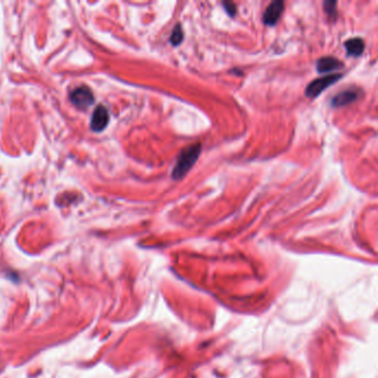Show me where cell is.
I'll return each instance as SVG.
<instances>
[{"mask_svg": "<svg viewBox=\"0 0 378 378\" xmlns=\"http://www.w3.org/2000/svg\"><path fill=\"white\" fill-rule=\"evenodd\" d=\"M201 153V144L200 143H196L186 148L184 150H182L180 156L178 158V161L176 163L174 168H173L172 178L178 180L182 176H184L186 173L190 171V168L194 166V163L196 162L198 156Z\"/></svg>", "mask_w": 378, "mask_h": 378, "instance_id": "6da1fadb", "label": "cell"}, {"mask_svg": "<svg viewBox=\"0 0 378 378\" xmlns=\"http://www.w3.org/2000/svg\"><path fill=\"white\" fill-rule=\"evenodd\" d=\"M340 76H342L340 74H334L323 76V78L315 79L308 86V88H306V91H305V94L310 96V98L318 96V94L323 92L326 88H328L330 86L335 84L337 80L340 79Z\"/></svg>", "mask_w": 378, "mask_h": 378, "instance_id": "7a4b0ae2", "label": "cell"}, {"mask_svg": "<svg viewBox=\"0 0 378 378\" xmlns=\"http://www.w3.org/2000/svg\"><path fill=\"white\" fill-rule=\"evenodd\" d=\"M70 99L76 108L80 109H86L94 101L92 92L86 86H79V88L74 89L70 94Z\"/></svg>", "mask_w": 378, "mask_h": 378, "instance_id": "3957f363", "label": "cell"}, {"mask_svg": "<svg viewBox=\"0 0 378 378\" xmlns=\"http://www.w3.org/2000/svg\"><path fill=\"white\" fill-rule=\"evenodd\" d=\"M109 122V112L104 106H100L96 108L91 119V129L94 131H102L106 126Z\"/></svg>", "mask_w": 378, "mask_h": 378, "instance_id": "277c9868", "label": "cell"}, {"mask_svg": "<svg viewBox=\"0 0 378 378\" xmlns=\"http://www.w3.org/2000/svg\"><path fill=\"white\" fill-rule=\"evenodd\" d=\"M284 2H274L270 4L264 12L263 20L268 26H274L278 22L280 14L283 12Z\"/></svg>", "mask_w": 378, "mask_h": 378, "instance_id": "5b68a950", "label": "cell"}, {"mask_svg": "<svg viewBox=\"0 0 378 378\" xmlns=\"http://www.w3.org/2000/svg\"><path fill=\"white\" fill-rule=\"evenodd\" d=\"M358 96H360L358 90H354V89L346 90L335 96L333 100H332V104H333L334 106H342L350 104V102H354L357 98H358Z\"/></svg>", "mask_w": 378, "mask_h": 378, "instance_id": "8992f818", "label": "cell"}, {"mask_svg": "<svg viewBox=\"0 0 378 378\" xmlns=\"http://www.w3.org/2000/svg\"><path fill=\"white\" fill-rule=\"evenodd\" d=\"M343 67V64L338 59L333 57H324L318 61V71L320 74L336 71Z\"/></svg>", "mask_w": 378, "mask_h": 378, "instance_id": "52a82bcc", "label": "cell"}, {"mask_svg": "<svg viewBox=\"0 0 378 378\" xmlns=\"http://www.w3.org/2000/svg\"><path fill=\"white\" fill-rule=\"evenodd\" d=\"M345 48L347 50V52H348V54L354 56V57H358V56L362 54V51H364L365 44H364V42H362V39L353 38L345 42Z\"/></svg>", "mask_w": 378, "mask_h": 378, "instance_id": "ba28073f", "label": "cell"}, {"mask_svg": "<svg viewBox=\"0 0 378 378\" xmlns=\"http://www.w3.org/2000/svg\"><path fill=\"white\" fill-rule=\"evenodd\" d=\"M183 40V32H182V28L180 24H178L176 27L173 29L172 32V34H171V38H170V42L173 46H178Z\"/></svg>", "mask_w": 378, "mask_h": 378, "instance_id": "9c48e42d", "label": "cell"}, {"mask_svg": "<svg viewBox=\"0 0 378 378\" xmlns=\"http://www.w3.org/2000/svg\"><path fill=\"white\" fill-rule=\"evenodd\" d=\"M336 2H328L324 4V8H325V12H328L330 16H333V14H335L336 12Z\"/></svg>", "mask_w": 378, "mask_h": 378, "instance_id": "30bf717a", "label": "cell"}, {"mask_svg": "<svg viewBox=\"0 0 378 378\" xmlns=\"http://www.w3.org/2000/svg\"><path fill=\"white\" fill-rule=\"evenodd\" d=\"M223 4H224V7H226V12H228L230 14H231V16H233V14H236V4H234L233 2H223Z\"/></svg>", "mask_w": 378, "mask_h": 378, "instance_id": "8fae6325", "label": "cell"}]
</instances>
